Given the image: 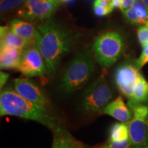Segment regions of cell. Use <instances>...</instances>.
I'll return each instance as SVG.
<instances>
[{"mask_svg": "<svg viewBox=\"0 0 148 148\" xmlns=\"http://www.w3.org/2000/svg\"><path fill=\"white\" fill-rule=\"evenodd\" d=\"M36 45L43 57L48 74L53 75L61 59L75 46L77 38L69 29L49 19L37 26Z\"/></svg>", "mask_w": 148, "mask_h": 148, "instance_id": "obj_1", "label": "cell"}, {"mask_svg": "<svg viewBox=\"0 0 148 148\" xmlns=\"http://www.w3.org/2000/svg\"><path fill=\"white\" fill-rule=\"evenodd\" d=\"M0 114L1 116L12 115L33 120L45 125L51 130L60 127L48 109L26 100L14 90L5 89L1 92Z\"/></svg>", "mask_w": 148, "mask_h": 148, "instance_id": "obj_2", "label": "cell"}, {"mask_svg": "<svg viewBox=\"0 0 148 148\" xmlns=\"http://www.w3.org/2000/svg\"><path fill=\"white\" fill-rule=\"evenodd\" d=\"M93 51L84 49L66 66L60 83V89L72 93L82 88L92 77L95 68Z\"/></svg>", "mask_w": 148, "mask_h": 148, "instance_id": "obj_3", "label": "cell"}, {"mask_svg": "<svg viewBox=\"0 0 148 148\" xmlns=\"http://www.w3.org/2000/svg\"><path fill=\"white\" fill-rule=\"evenodd\" d=\"M124 40L115 32H107L95 38L92 51L97 62L103 67H109L115 63L122 55Z\"/></svg>", "mask_w": 148, "mask_h": 148, "instance_id": "obj_4", "label": "cell"}, {"mask_svg": "<svg viewBox=\"0 0 148 148\" xmlns=\"http://www.w3.org/2000/svg\"><path fill=\"white\" fill-rule=\"evenodd\" d=\"M113 91L104 75H100L83 95L82 108L89 112H101L112 100Z\"/></svg>", "mask_w": 148, "mask_h": 148, "instance_id": "obj_5", "label": "cell"}, {"mask_svg": "<svg viewBox=\"0 0 148 148\" xmlns=\"http://www.w3.org/2000/svg\"><path fill=\"white\" fill-rule=\"evenodd\" d=\"M60 5L53 0H26L18 12V15L31 21L43 22L51 16Z\"/></svg>", "mask_w": 148, "mask_h": 148, "instance_id": "obj_6", "label": "cell"}, {"mask_svg": "<svg viewBox=\"0 0 148 148\" xmlns=\"http://www.w3.org/2000/svg\"><path fill=\"white\" fill-rule=\"evenodd\" d=\"M17 70L27 77L42 76L48 73L43 57L36 45H29L23 50Z\"/></svg>", "mask_w": 148, "mask_h": 148, "instance_id": "obj_7", "label": "cell"}, {"mask_svg": "<svg viewBox=\"0 0 148 148\" xmlns=\"http://www.w3.org/2000/svg\"><path fill=\"white\" fill-rule=\"evenodd\" d=\"M140 75L136 64L125 63L116 68L114 78L116 87L120 92L127 99H131L133 91Z\"/></svg>", "mask_w": 148, "mask_h": 148, "instance_id": "obj_8", "label": "cell"}, {"mask_svg": "<svg viewBox=\"0 0 148 148\" xmlns=\"http://www.w3.org/2000/svg\"><path fill=\"white\" fill-rule=\"evenodd\" d=\"M14 86V90L26 100L46 109L49 108V101L45 92L32 79H15Z\"/></svg>", "mask_w": 148, "mask_h": 148, "instance_id": "obj_9", "label": "cell"}, {"mask_svg": "<svg viewBox=\"0 0 148 148\" xmlns=\"http://www.w3.org/2000/svg\"><path fill=\"white\" fill-rule=\"evenodd\" d=\"M129 139L132 146L148 143V118L133 117L128 122Z\"/></svg>", "mask_w": 148, "mask_h": 148, "instance_id": "obj_10", "label": "cell"}, {"mask_svg": "<svg viewBox=\"0 0 148 148\" xmlns=\"http://www.w3.org/2000/svg\"><path fill=\"white\" fill-rule=\"evenodd\" d=\"M103 114H108L120 122L127 123L132 119V111L124 102L123 97L119 96L113 101H111L101 111Z\"/></svg>", "mask_w": 148, "mask_h": 148, "instance_id": "obj_11", "label": "cell"}, {"mask_svg": "<svg viewBox=\"0 0 148 148\" xmlns=\"http://www.w3.org/2000/svg\"><path fill=\"white\" fill-rule=\"evenodd\" d=\"M123 14L130 23L148 25V8L143 0H134L132 7Z\"/></svg>", "mask_w": 148, "mask_h": 148, "instance_id": "obj_12", "label": "cell"}, {"mask_svg": "<svg viewBox=\"0 0 148 148\" xmlns=\"http://www.w3.org/2000/svg\"><path fill=\"white\" fill-rule=\"evenodd\" d=\"M10 27L14 33L26 40L30 45H36L38 29L32 23L14 18L10 21Z\"/></svg>", "mask_w": 148, "mask_h": 148, "instance_id": "obj_13", "label": "cell"}, {"mask_svg": "<svg viewBox=\"0 0 148 148\" xmlns=\"http://www.w3.org/2000/svg\"><path fill=\"white\" fill-rule=\"evenodd\" d=\"M23 51L21 49L6 45H1L0 66L1 69H17Z\"/></svg>", "mask_w": 148, "mask_h": 148, "instance_id": "obj_14", "label": "cell"}, {"mask_svg": "<svg viewBox=\"0 0 148 148\" xmlns=\"http://www.w3.org/2000/svg\"><path fill=\"white\" fill-rule=\"evenodd\" d=\"M53 132L51 148H84L80 142L75 139L69 132L62 127H58Z\"/></svg>", "mask_w": 148, "mask_h": 148, "instance_id": "obj_15", "label": "cell"}, {"mask_svg": "<svg viewBox=\"0 0 148 148\" xmlns=\"http://www.w3.org/2000/svg\"><path fill=\"white\" fill-rule=\"evenodd\" d=\"M0 38L1 45H6L12 47L23 51L30 44L22 37L14 33L10 27L1 26L0 28Z\"/></svg>", "mask_w": 148, "mask_h": 148, "instance_id": "obj_16", "label": "cell"}, {"mask_svg": "<svg viewBox=\"0 0 148 148\" xmlns=\"http://www.w3.org/2000/svg\"><path fill=\"white\" fill-rule=\"evenodd\" d=\"M148 101V82L140 74L133 91L132 97L127 103H143Z\"/></svg>", "mask_w": 148, "mask_h": 148, "instance_id": "obj_17", "label": "cell"}, {"mask_svg": "<svg viewBox=\"0 0 148 148\" xmlns=\"http://www.w3.org/2000/svg\"><path fill=\"white\" fill-rule=\"evenodd\" d=\"M127 139H129L128 124L124 122L114 123L110 128L108 140L120 142Z\"/></svg>", "mask_w": 148, "mask_h": 148, "instance_id": "obj_18", "label": "cell"}, {"mask_svg": "<svg viewBox=\"0 0 148 148\" xmlns=\"http://www.w3.org/2000/svg\"><path fill=\"white\" fill-rule=\"evenodd\" d=\"M129 108L132 111L133 117L136 119H147L148 118V106L142 103H127Z\"/></svg>", "mask_w": 148, "mask_h": 148, "instance_id": "obj_19", "label": "cell"}, {"mask_svg": "<svg viewBox=\"0 0 148 148\" xmlns=\"http://www.w3.org/2000/svg\"><path fill=\"white\" fill-rule=\"evenodd\" d=\"M26 0H1L0 10L1 12H8L23 4Z\"/></svg>", "mask_w": 148, "mask_h": 148, "instance_id": "obj_20", "label": "cell"}, {"mask_svg": "<svg viewBox=\"0 0 148 148\" xmlns=\"http://www.w3.org/2000/svg\"><path fill=\"white\" fill-rule=\"evenodd\" d=\"M132 147L130 139L123 140V141H110L108 140L104 145L101 146V148H130Z\"/></svg>", "mask_w": 148, "mask_h": 148, "instance_id": "obj_21", "label": "cell"}, {"mask_svg": "<svg viewBox=\"0 0 148 148\" xmlns=\"http://www.w3.org/2000/svg\"><path fill=\"white\" fill-rule=\"evenodd\" d=\"M142 47H143V51H142L141 54L135 62L136 66L139 69H141L148 62V42Z\"/></svg>", "mask_w": 148, "mask_h": 148, "instance_id": "obj_22", "label": "cell"}, {"mask_svg": "<svg viewBox=\"0 0 148 148\" xmlns=\"http://www.w3.org/2000/svg\"><path fill=\"white\" fill-rule=\"evenodd\" d=\"M138 38L142 46L148 42V25H141L137 31Z\"/></svg>", "mask_w": 148, "mask_h": 148, "instance_id": "obj_23", "label": "cell"}, {"mask_svg": "<svg viewBox=\"0 0 148 148\" xmlns=\"http://www.w3.org/2000/svg\"><path fill=\"white\" fill-rule=\"evenodd\" d=\"M95 4L100 5L103 6V8H106L111 12L113 9L114 8L113 3H112V0H95Z\"/></svg>", "mask_w": 148, "mask_h": 148, "instance_id": "obj_24", "label": "cell"}, {"mask_svg": "<svg viewBox=\"0 0 148 148\" xmlns=\"http://www.w3.org/2000/svg\"><path fill=\"white\" fill-rule=\"evenodd\" d=\"M94 11H95L96 15L99 16H103L110 13V11L107 10L106 8H103V6H101L100 5L95 4V3H94Z\"/></svg>", "mask_w": 148, "mask_h": 148, "instance_id": "obj_25", "label": "cell"}, {"mask_svg": "<svg viewBox=\"0 0 148 148\" xmlns=\"http://www.w3.org/2000/svg\"><path fill=\"white\" fill-rule=\"evenodd\" d=\"M134 0H121V5H120V10L123 13H124L125 11L128 10L132 7V5L134 3Z\"/></svg>", "mask_w": 148, "mask_h": 148, "instance_id": "obj_26", "label": "cell"}, {"mask_svg": "<svg viewBox=\"0 0 148 148\" xmlns=\"http://www.w3.org/2000/svg\"><path fill=\"white\" fill-rule=\"evenodd\" d=\"M9 76H10V75L8 73H4V72L2 71L0 73V87H1V88H2L3 86L6 83Z\"/></svg>", "mask_w": 148, "mask_h": 148, "instance_id": "obj_27", "label": "cell"}, {"mask_svg": "<svg viewBox=\"0 0 148 148\" xmlns=\"http://www.w3.org/2000/svg\"><path fill=\"white\" fill-rule=\"evenodd\" d=\"M130 148H148V143L141 144V145H138L135 146H132Z\"/></svg>", "mask_w": 148, "mask_h": 148, "instance_id": "obj_28", "label": "cell"}, {"mask_svg": "<svg viewBox=\"0 0 148 148\" xmlns=\"http://www.w3.org/2000/svg\"><path fill=\"white\" fill-rule=\"evenodd\" d=\"M143 2L145 3V5H147V7L148 8V0H143Z\"/></svg>", "mask_w": 148, "mask_h": 148, "instance_id": "obj_29", "label": "cell"}, {"mask_svg": "<svg viewBox=\"0 0 148 148\" xmlns=\"http://www.w3.org/2000/svg\"><path fill=\"white\" fill-rule=\"evenodd\" d=\"M53 1H60V0H53Z\"/></svg>", "mask_w": 148, "mask_h": 148, "instance_id": "obj_30", "label": "cell"}, {"mask_svg": "<svg viewBox=\"0 0 148 148\" xmlns=\"http://www.w3.org/2000/svg\"><path fill=\"white\" fill-rule=\"evenodd\" d=\"M62 1H69V0H62Z\"/></svg>", "mask_w": 148, "mask_h": 148, "instance_id": "obj_31", "label": "cell"}, {"mask_svg": "<svg viewBox=\"0 0 148 148\" xmlns=\"http://www.w3.org/2000/svg\"><path fill=\"white\" fill-rule=\"evenodd\" d=\"M120 1H121V0H120Z\"/></svg>", "mask_w": 148, "mask_h": 148, "instance_id": "obj_32", "label": "cell"}]
</instances>
